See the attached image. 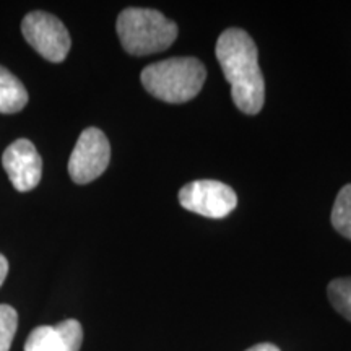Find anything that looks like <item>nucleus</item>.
Here are the masks:
<instances>
[{
	"instance_id": "f8f14e48",
	"label": "nucleus",
	"mask_w": 351,
	"mask_h": 351,
	"mask_svg": "<svg viewBox=\"0 0 351 351\" xmlns=\"http://www.w3.org/2000/svg\"><path fill=\"white\" fill-rule=\"evenodd\" d=\"M19 327V314L8 304H0V351H10Z\"/></svg>"
},
{
	"instance_id": "7ed1b4c3",
	"label": "nucleus",
	"mask_w": 351,
	"mask_h": 351,
	"mask_svg": "<svg viewBox=\"0 0 351 351\" xmlns=\"http://www.w3.org/2000/svg\"><path fill=\"white\" fill-rule=\"evenodd\" d=\"M116 28L122 47L132 56L166 51L178 38V25L153 8H125L117 16Z\"/></svg>"
},
{
	"instance_id": "0eeeda50",
	"label": "nucleus",
	"mask_w": 351,
	"mask_h": 351,
	"mask_svg": "<svg viewBox=\"0 0 351 351\" xmlns=\"http://www.w3.org/2000/svg\"><path fill=\"white\" fill-rule=\"evenodd\" d=\"M3 169L19 192H29L38 186L43 174V160L28 138H19L8 145L2 156Z\"/></svg>"
},
{
	"instance_id": "f03ea898",
	"label": "nucleus",
	"mask_w": 351,
	"mask_h": 351,
	"mask_svg": "<svg viewBox=\"0 0 351 351\" xmlns=\"http://www.w3.org/2000/svg\"><path fill=\"white\" fill-rule=\"evenodd\" d=\"M142 85L156 99L179 104L194 99L207 78V69L195 57H173L142 70Z\"/></svg>"
},
{
	"instance_id": "9b49d317",
	"label": "nucleus",
	"mask_w": 351,
	"mask_h": 351,
	"mask_svg": "<svg viewBox=\"0 0 351 351\" xmlns=\"http://www.w3.org/2000/svg\"><path fill=\"white\" fill-rule=\"evenodd\" d=\"M327 295L337 313L351 322V278L332 280L327 288Z\"/></svg>"
},
{
	"instance_id": "1a4fd4ad",
	"label": "nucleus",
	"mask_w": 351,
	"mask_h": 351,
	"mask_svg": "<svg viewBox=\"0 0 351 351\" xmlns=\"http://www.w3.org/2000/svg\"><path fill=\"white\" fill-rule=\"evenodd\" d=\"M28 104V91L19 78L0 65V112H20Z\"/></svg>"
},
{
	"instance_id": "39448f33",
	"label": "nucleus",
	"mask_w": 351,
	"mask_h": 351,
	"mask_svg": "<svg viewBox=\"0 0 351 351\" xmlns=\"http://www.w3.org/2000/svg\"><path fill=\"white\" fill-rule=\"evenodd\" d=\"M111 145L106 135L96 127H88L77 140L69 160V174L73 182L88 184L108 169Z\"/></svg>"
},
{
	"instance_id": "9d476101",
	"label": "nucleus",
	"mask_w": 351,
	"mask_h": 351,
	"mask_svg": "<svg viewBox=\"0 0 351 351\" xmlns=\"http://www.w3.org/2000/svg\"><path fill=\"white\" fill-rule=\"evenodd\" d=\"M330 219L333 228L351 241V184L340 189L333 204Z\"/></svg>"
},
{
	"instance_id": "f257e3e1",
	"label": "nucleus",
	"mask_w": 351,
	"mask_h": 351,
	"mask_svg": "<svg viewBox=\"0 0 351 351\" xmlns=\"http://www.w3.org/2000/svg\"><path fill=\"white\" fill-rule=\"evenodd\" d=\"M223 75L231 85L236 108L254 116L265 103V82L258 67V51L251 34L244 29L230 28L219 34L215 47Z\"/></svg>"
},
{
	"instance_id": "ddd939ff",
	"label": "nucleus",
	"mask_w": 351,
	"mask_h": 351,
	"mask_svg": "<svg viewBox=\"0 0 351 351\" xmlns=\"http://www.w3.org/2000/svg\"><path fill=\"white\" fill-rule=\"evenodd\" d=\"M7 275H8V262L7 258L0 254V287H2L3 282H5Z\"/></svg>"
},
{
	"instance_id": "6e6552de",
	"label": "nucleus",
	"mask_w": 351,
	"mask_h": 351,
	"mask_svg": "<svg viewBox=\"0 0 351 351\" xmlns=\"http://www.w3.org/2000/svg\"><path fill=\"white\" fill-rule=\"evenodd\" d=\"M83 341L82 324L67 319L57 326H41L29 333L25 351H80Z\"/></svg>"
},
{
	"instance_id": "423d86ee",
	"label": "nucleus",
	"mask_w": 351,
	"mask_h": 351,
	"mask_svg": "<svg viewBox=\"0 0 351 351\" xmlns=\"http://www.w3.org/2000/svg\"><path fill=\"white\" fill-rule=\"evenodd\" d=\"M179 202L189 212L207 218H225L238 205V195L230 186L204 179L189 182L179 191Z\"/></svg>"
},
{
	"instance_id": "20e7f679",
	"label": "nucleus",
	"mask_w": 351,
	"mask_h": 351,
	"mask_svg": "<svg viewBox=\"0 0 351 351\" xmlns=\"http://www.w3.org/2000/svg\"><path fill=\"white\" fill-rule=\"evenodd\" d=\"M21 33L29 46L49 62L59 64L69 56L70 34L62 21L51 13H28L21 23Z\"/></svg>"
},
{
	"instance_id": "4468645a",
	"label": "nucleus",
	"mask_w": 351,
	"mask_h": 351,
	"mask_svg": "<svg viewBox=\"0 0 351 351\" xmlns=\"http://www.w3.org/2000/svg\"><path fill=\"white\" fill-rule=\"evenodd\" d=\"M245 351H280V350L271 343H258L256 346H251V348Z\"/></svg>"
}]
</instances>
